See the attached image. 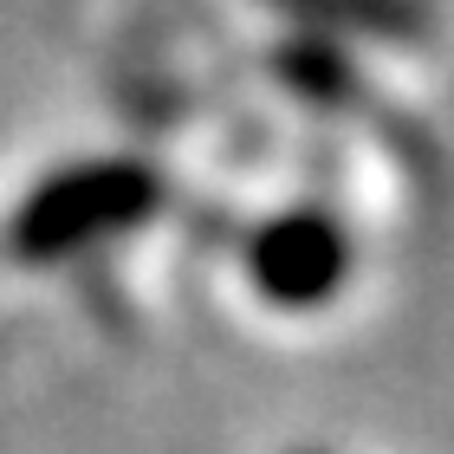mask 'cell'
Masks as SVG:
<instances>
[{
    "label": "cell",
    "mask_w": 454,
    "mask_h": 454,
    "mask_svg": "<svg viewBox=\"0 0 454 454\" xmlns=\"http://www.w3.org/2000/svg\"><path fill=\"white\" fill-rule=\"evenodd\" d=\"M156 208V182L137 162H85L66 169L39 189L13 221V247L27 260H66L78 247L123 234L130 221H143Z\"/></svg>",
    "instance_id": "1"
},
{
    "label": "cell",
    "mask_w": 454,
    "mask_h": 454,
    "mask_svg": "<svg viewBox=\"0 0 454 454\" xmlns=\"http://www.w3.org/2000/svg\"><path fill=\"white\" fill-rule=\"evenodd\" d=\"M254 279L273 305H318L344 279V234L318 215H293L254 240Z\"/></svg>",
    "instance_id": "2"
}]
</instances>
